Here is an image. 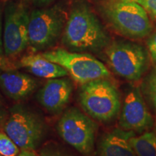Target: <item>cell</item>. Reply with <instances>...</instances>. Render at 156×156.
Returning <instances> with one entry per match:
<instances>
[{
	"label": "cell",
	"mask_w": 156,
	"mask_h": 156,
	"mask_svg": "<svg viewBox=\"0 0 156 156\" xmlns=\"http://www.w3.org/2000/svg\"><path fill=\"white\" fill-rule=\"evenodd\" d=\"M105 54L113 71L128 80H139L147 69V54L139 44L124 41H114L105 48Z\"/></svg>",
	"instance_id": "cell-6"
},
{
	"label": "cell",
	"mask_w": 156,
	"mask_h": 156,
	"mask_svg": "<svg viewBox=\"0 0 156 156\" xmlns=\"http://www.w3.org/2000/svg\"><path fill=\"white\" fill-rule=\"evenodd\" d=\"M41 55L65 69L74 80L82 85L95 80L108 78L111 75L108 68L89 54L56 48L45 51Z\"/></svg>",
	"instance_id": "cell-8"
},
{
	"label": "cell",
	"mask_w": 156,
	"mask_h": 156,
	"mask_svg": "<svg viewBox=\"0 0 156 156\" xmlns=\"http://www.w3.org/2000/svg\"><path fill=\"white\" fill-rule=\"evenodd\" d=\"M78 100L90 116L100 122L114 120L121 109L118 90L107 78L83 84L78 93Z\"/></svg>",
	"instance_id": "cell-3"
},
{
	"label": "cell",
	"mask_w": 156,
	"mask_h": 156,
	"mask_svg": "<svg viewBox=\"0 0 156 156\" xmlns=\"http://www.w3.org/2000/svg\"><path fill=\"white\" fill-rule=\"evenodd\" d=\"M17 147L11 138L5 132H0V155L2 156H17L20 153Z\"/></svg>",
	"instance_id": "cell-16"
},
{
	"label": "cell",
	"mask_w": 156,
	"mask_h": 156,
	"mask_svg": "<svg viewBox=\"0 0 156 156\" xmlns=\"http://www.w3.org/2000/svg\"><path fill=\"white\" fill-rule=\"evenodd\" d=\"M154 124L153 116L142 98L139 87H132L124 98L119 119L121 128L134 132H143Z\"/></svg>",
	"instance_id": "cell-10"
},
{
	"label": "cell",
	"mask_w": 156,
	"mask_h": 156,
	"mask_svg": "<svg viewBox=\"0 0 156 156\" xmlns=\"http://www.w3.org/2000/svg\"><path fill=\"white\" fill-rule=\"evenodd\" d=\"M73 89V83L69 78L48 79L37 93V100L50 114H60L69 103Z\"/></svg>",
	"instance_id": "cell-11"
},
{
	"label": "cell",
	"mask_w": 156,
	"mask_h": 156,
	"mask_svg": "<svg viewBox=\"0 0 156 156\" xmlns=\"http://www.w3.org/2000/svg\"><path fill=\"white\" fill-rule=\"evenodd\" d=\"M39 82L25 73L7 70L0 73V88L9 98L22 101L28 98L38 87Z\"/></svg>",
	"instance_id": "cell-12"
},
{
	"label": "cell",
	"mask_w": 156,
	"mask_h": 156,
	"mask_svg": "<svg viewBox=\"0 0 156 156\" xmlns=\"http://www.w3.org/2000/svg\"><path fill=\"white\" fill-rule=\"evenodd\" d=\"M3 131L20 149L34 151L44 140L47 126L43 116L26 105H15L9 109Z\"/></svg>",
	"instance_id": "cell-2"
},
{
	"label": "cell",
	"mask_w": 156,
	"mask_h": 156,
	"mask_svg": "<svg viewBox=\"0 0 156 156\" xmlns=\"http://www.w3.org/2000/svg\"><path fill=\"white\" fill-rule=\"evenodd\" d=\"M102 12L114 30L128 38H142L152 30L147 12L134 0H109Z\"/></svg>",
	"instance_id": "cell-4"
},
{
	"label": "cell",
	"mask_w": 156,
	"mask_h": 156,
	"mask_svg": "<svg viewBox=\"0 0 156 156\" xmlns=\"http://www.w3.org/2000/svg\"><path fill=\"white\" fill-rule=\"evenodd\" d=\"M147 45L152 59L156 64V30L147 39Z\"/></svg>",
	"instance_id": "cell-20"
},
{
	"label": "cell",
	"mask_w": 156,
	"mask_h": 156,
	"mask_svg": "<svg viewBox=\"0 0 156 156\" xmlns=\"http://www.w3.org/2000/svg\"><path fill=\"white\" fill-rule=\"evenodd\" d=\"M29 20L30 12L24 4L9 2L6 5L2 30L6 56L14 57L28 47Z\"/></svg>",
	"instance_id": "cell-9"
},
{
	"label": "cell",
	"mask_w": 156,
	"mask_h": 156,
	"mask_svg": "<svg viewBox=\"0 0 156 156\" xmlns=\"http://www.w3.org/2000/svg\"><path fill=\"white\" fill-rule=\"evenodd\" d=\"M146 12L156 17V0H135Z\"/></svg>",
	"instance_id": "cell-19"
},
{
	"label": "cell",
	"mask_w": 156,
	"mask_h": 156,
	"mask_svg": "<svg viewBox=\"0 0 156 156\" xmlns=\"http://www.w3.org/2000/svg\"><path fill=\"white\" fill-rule=\"evenodd\" d=\"M66 22L65 13L57 5L34 9L30 13L29 46L35 51L54 46L63 33Z\"/></svg>",
	"instance_id": "cell-5"
},
{
	"label": "cell",
	"mask_w": 156,
	"mask_h": 156,
	"mask_svg": "<svg viewBox=\"0 0 156 156\" xmlns=\"http://www.w3.org/2000/svg\"><path fill=\"white\" fill-rule=\"evenodd\" d=\"M55 0H33V2L35 4L37 7H42V6H46L49 5Z\"/></svg>",
	"instance_id": "cell-23"
},
{
	"label": "cell",
	"mask_w": 156,
	"mask_h": 156,
	"mask_svg": "<svg viewBox=\"0 0 156 156\" xmlns=\"http://www.w3.org/2000/svg\"><path fill=\"white\" fill-rule=\"evenodd\" d=\"M7 110H6L5 106V104H4L1 95H0V124L4 122L6 116H7Z\"/></svg>",
	"instance_id": "cell-22"
},
{
	"label": "cell",
	"mask_w": 156,
	"mask_h": 156,
	"mask_svg": "<svg viewBox=\"0 0 156 156\" xmlns=\"http://www.w3.org/2000/svg\"><path fill=\"white\" fill-rule=\"evenodd\" d=\"M62 41L73 51L98 52L110 44V38L94 12L81 2L72 8Z\"/></svg>",
	"instance_id": "cell-1"
},
{
	"label": "cell",
	"mask_w": 156,
	"mask_h": 156,
	"mask_svg": "<svg viewBox=\"0 0 156 156\" xmlns=\"http://www.w3.org/2000/svg\"><path fill=\"white\" fill-rule=\"evenodd\" d=\"M0 156H2V155H0Z\"/></svg>",
	"instance_id": "cell-25"
},
{
	"label": "cell",
	"mask_w": 156,
	"mask_h": 156,
	"mask_svg": "<svg viewBox=\"0 0 156 156\" xmlns=\"http://www.w3.org/2000/svg\"><path fill=\"white\" fill-rule=\"evenodd\" d=\"M145 93L156 112V67L145 80Z\"/></svg>",
	"instance_id": "cell-17"
},
{
	"label": "cell",
	"mask_w": 156,
	"mask_h": 156,
	"mask_svg": "<svg viewBox=\"0 0 156 156\" xmlns=\"http://www.w3.org/2000/svg\"><path fill=\"white\" fill-rule=\"evenodd\" d=\"M129 143L136 156H156V132H145L132 136Z\"/></svg>",
	"instance_id": "cell-15"
},
{
	"label": "cell",
	"mask_w": 156,
	"mask_h": 156,
	"mask_svg": "<svg viewBox=\"0 0 156 156\" xmlns=\"http://www.w3.org/2000/svg\"><path fill=\"white\" fill-rule=\"evenodd\" d=\"M2 9L0 7V73H2V70L4 69L5 63V54L4 50L3 45V38H2Z\"/></svg>",
	"instance_id": "cell-18"
},
{
	"label": "cell",
	"mask_w": 156,
	"mask_h": 156,
	"mask_svg": "<svg viewBox=\"0 0 156 156\" xmlns=\"http://www.w3.org/2000/svg\"><path fill=\"white\" fill-rule=\"evenodd\" d=\"M20 66L36 77L54 79L66 77L67 70L58 64L48 61L41 54H30L23 56Z\"/></svg>",
	"instance_id": "cell-14"
},
{
	"label": "cell",
	"mask_w": 156,
	"mask_h": 156,
	"mask_svg": "<svg viewBox=\"0 0 156 156\" xmlns=\"http://www.w3.org/2000/svg\"><path fill=\"white\" fill-rule=\"evenodd\" d=\"M17 156H38L36 153H34V151H25L22 150L20 153Z\"/></svg>",
	"instance_id": "cell-24"
},
{
	"label": "cell",
	"mask_w": 156,
	"mask_h": 156,
	"mask_svg": "<svg viewBox=\"0 0 156 156\" xmlns=\"http://www.w3.org/2000/svg\"><path fill=\"white\" fill-rule=\"evenodd\" d=\"M40 156H68L63 152L53 147H45L41 151Z\"/></svg>",
	"instance_id": "cell-21"
},
{
	"label": "cell",
	"mask_w": 156,
	"mask_h": 156,
	"mask_svg": "<svg viewBox=\"0 0 156 156\" xmlns=\"http://www.w3.org/2000/svg\"><path fill=\"white\" fill-rule=\"evenodd\" d=\"M97 128L94 121L77 108L67 109L56 126L62 139L85 156L93 153Z\"/></svg>",
	"instance_id": "cell-7"
},
{
	"label": "cell",
	"mask_w": 156,
	"mask_h": 156,
	"mask_svg": "<svg viewBox=\"0 0 156 156\" xmlns=\"http://www.w3.org/2000/svg\"><path fill=\"white\" fill-rule=\"evenodd\" d=\"M134 1H135V0H134Z\"/></svg>",
	"instance_id": "cell-26"
},
{
	"label": "cell",
	"mask_w": 156,
	"mask_h": 156,
	"mask_svg": "<svg viewBox=\"0 0 156 156\" xmlns=\"http://www.w3.org/2000/svg\"><path fill=\"white\" fill-rule=\"evenodd\" d=\"M135 132L115 129L103 136L98 147L99 156H136L129 143Z\"/></svg>",
	"instance_id": "cell-13"
}]
</instances>
